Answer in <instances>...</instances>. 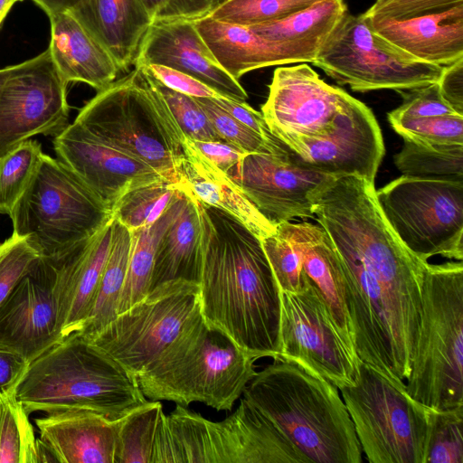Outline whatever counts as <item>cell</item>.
I'll use <instances>...</instances> for the list:
<instances>
[{"label":"cell","mask_w":463,"mask_h":463,"mask_svg":"<svg viewBox=\"0 0 463 463\" xmlns=\"http://www.w3.org/2000/svg\"><path fill=\"white\" fill-rule=\"evenodd\" d=\"M196 204L203 320L254 358L277 360L279 288L261 240L224 211Z\"/></svg>","instance_id":"1"},{"label":"cell","mask_w":463,"mask_h":463,"mask_svg":"<svg viewBox=\"0 0 463 463\" xmlns=\"http://www.w3.org/2000/svg\"><path fill=\"white\" fill-rule=\"evenodd\" d=\"M243 398L269 419L307 463H361L362 449L338 388L286 360L257 372Z\"/></svg>","instance_id":"2"},{"label":"cell","mask_w":463,"mask_h":463,"mask_svg":"<svg viewBox=\"0 0 463 463\" xmlns=\"http://www.w3.org/2000/svg\"><path fill=\"white\" fill-rule=\"evenodd\" d=\"M15 395L28 414L87 410L112 420L147 401L137 380L79 332L32 361Z\"/></svg>","instance_id":"3"},{"label":"cell","mask_w":463,"mask_h":463,"mask_svg":"<svg viewBox=\"0 0 463 463\" xmlns=\"http://www.w3.org/2000/svg\"><path fill=\"white\" fill-rule=\"evenodd\" d=\"M255 360L201 316L137 380L151 401L229 411L255 376Z\"/></svg>","instance_id":"4"},{"label":"cell","mask_w":463,"mask_h":463,"mask_svg":"<svg viewBox=\"0 0 463 463\" xmlns=\"http://www.w3.org/2000/svg\"><path fill=\"white\" fill-rule=\"evenodd\" d=\"M104 141L183 183L185 137L166 102L135 68L88 101L74 119Z\"/></svg>","instance_id":"5"},{"label":"cell","mask_w":463,"mask_h":463,"mask_svg":"<svg viewBox=\"0 0 463 463\" xmlns=\"http://www.w3.org/2000/svg\"><path fill=\"white\" fill-rule=\"evenodd\" d=\"M299 449L245 398L213 421L177 404L163 413L152 463H299Z\"/></svg>","instance_id":"6"},{"label":"cell","mask_w":463,"mask_h":463,"mask_svg":"<svg viewBox=\"0 0 463 463\" xmlns=\"http://www.w3.org/2000/svg\"><path fill=\"white\" fill-rule=\"evenodd\" d=\"M405 387L431 409L463 406L462 260L426 267L420 326Z\"/></svg>","instance_id":"7"},{"label":"cell","mask_w":463,"mask_h":463,"mask_svg":"<svg viewBox=\"0 0 463 463\" xmlns=\"http://www.w3.org/2000/svg\"><path fill=\"white\" fill-rule=\"evenodd\" d=\"M9 217L13 233L26 238L40 257L48 258L96 234L112 213L64 164L43 154Z\"/></svg>","instance_id":"8"},{"label":"cell","mask_w":463,"mask_h":463,"mask_svg":"<svg viewBox=\"0 0 463 463\" xmlns=\"http://www.w3.org/2000/svg\"><path fill=\"white\" fill-rule=\"evenodd\" d=\"M370 463H424L430 409L402 380L360 362L356 383L340 389Z\"/></svg>","instance_id":"9"},{"label":"cell","mask_w":463,"mask_h":463,"mask_svg":"<svg viewBox=\"0 0 463 463\" xmlns=\"http://www.w3.org/2000/svg\"><path fill=\"white\" fill-rule=\"evenodd\" d=\"M201 316L199 284L170 280L88 339L137 379Z\"/></svg>","instance_id":"10"},{"label":"cell","mask_w":463,"mask_h":463,"mask_svg":"<svg viewBox=\"0 0 463 463\" xmlns=\"http://www.w3.org/2000/svg\"><path fill=\"white\" fill-rule=\"evenodd\" d=\"M375 196L387 222L415 256L463 260V181L402 175L375 190Z\"/></svg>","instance_id":"11"},{"label":"cell","mask_w":463,"mask_h":463,"mask_svg":"<svg viewBox=\"0 0 463 463\" xmlns=\"http://www.w3.org/2000/svg\"><path fill=\"white\" fill-rule=\"evenodd\" d=\"M312 63L354 91L406 90L437 82L443 67L420 61L376 33L364 14L349 12Z\"/></svg>","instance_id":"12"},{"label":"cell","mask_w":463,"mask_h":463,"mask_svg":"<svg viewBox=\"0 0 463 463\" xmlns=\"http://www.w3.org/2000/svg\"><path fill=\"white\" fill-rule=\"evenodd\" d=\"M279 296L277 360L291 361L338 390L354 385L361 360L337 331L309 279L301 291L279 290Z\"/></svg>","instance_id":"13"},{"label":"cell","mask_w":463,"mask_h":463,"mask_svg":"<svg viewBox=\"0 0 463 463\" xmlns=\"http://www.w3.org/2000/svg\"><path fill=\"white\" fill-rule=\"evenodd\" d=\"M67 87L48 49L12 65L0 93V156L34 136H56L69 125Z\"/></svg>","instance_id":"14"},{"label":"cell","mask_w":463,"mask_h":463,"mask_svg":"<svg viewBox=\"0 0 463 463\" xmlns=\"http://www.w3.org/2000/svg\"><path fill=\"white\" fill-rule=\"evenodd\" d=\"M280 141L298 165L336 178L356 175L371 183H374L384 155L378 122L372 110L358 99L320 134Z\"/></svg>","instance_id":"15"},{"label":"cell","mask_w":463,"mask_h":463,"mask_svg":"<svg viewBox=\"0 0 463 463\" xmlns=\"http://www.w3.org/2000/svg\"><path fill=\"white\" fill-rule=\"evenodd\" d=\"M227 175L275 228L315 217L316 195L336 179L296 164L285 144L279 153L247 154Z\"/></svg>","instance_id":"16"},{"label":"cell","mask_w":463,"mask_h":463,"mask_svg":"<svg viewBox=\"0 0 463 463\" xmlns=\"http://www.w3.org/2000/svg\"><path fill=\"white\" fill-rule=\"evenodd\" d=\"M355 99L341 88L326 83L303 62L274 71L261 114L279 140L315 136L328 129Z\"/></svg>","instance_id":"17"},{"label":"cell","mask_w":463,"mask_h":463,"mask_svg":"<svg viewBox=\"0 0 463 463\" xmlns=\"http://www.w3.org/2000/svg\"><path fill=\"white\" fill-rule=\"evenodd\" d=\"M59 159L113 211L130 190L167 180L144 162L73 121L53 138ZM170 181V180H169Z\"/></svg>","instance_id":"18"},{"label":"cell","mask_w":463,"mask_h":463,"mask_svg":"<svg viewBox=\"0 0 463 463\" xmlns=\"http://www.w3.org/2000/svg\"><path fill=\"white\" fill-rule=\"evenodd\" d=\"M55 271L40 257L0 304V349L29 364L63 337L53 288Z\"/></svg>","instance_id":"19"},{"label":"cell","mask_w":463,"mask_h":463,"mask_svg":"<svg viewBox=\"0 0 463 463\" xmlns=\"http://www.w3.org/2000/svg\"><path fill=\"white\" fill-rule=\"evenodd\" d=\"M157 64L186 73L223 97L245 102L248 94L239 80L217 61L194 20L153 23L143 38L135 67Z\"/></svg>","instance_id":"20"},{"label":"cell","mask_w":463,"mask_h":463,"mask_svg":"<svg viewBox=\"0 0 463 463\" xmlns=\"http://www.w3.org/2000/svg\"><path fill=\"white\" fill-rule=\"evenodd\" d=\"M39 440L55 462L115 463L118 420L87 410L36 419Z\"/></svg>","instance_id":"21"},{"label":"cell","mask_w":463,"mask_h":463,"mask_svg":"<svg viewBox=\"0 0 463 463\" xmlns=\"http://www.w3.org/2000/svg\"><path fill=\"white\" fill-rule=\"evenodd\" d=\"M365 18L376 33L420 61L444 67L463 57V1L404 19Z\"/></svg>","instance_id":"22"},{"label":"cell","mask_w":463,"mask_h":463,"mask_svg":"<svg viewBox=\"0 0 463 463\" xmlns=\"http://www.w3.org/2000/svg\"><path fill=\"white\" fill-rule=\"evenodd\" d=\"M298 252L304 271L313 283L345 343L354 349L352 325L345 300L340 256L327 232L307 222H285L276 227ZM355 350V349H354Z\"/></svg>","instance_id":"23"},{"label":"cell","mask_w":463,"mask_h":463,"mask_svg":"<svg viewBox=\"0 0 463 463\" xmlns=\"http://www.w3.org/2000/svg\"><path fill=\"white\" fill-rule=\"evenodd\" d=\"M47 16L48 51L67 84L83 82L99 91L115 80L120 71L114 59L70 10Z\"/></svg>","instance_id":"24"},{"label":"cell","mask_w":463,"mask_h":463,"mask_svg":"<svg viewBox=\"0 0 463 463\" xmlns=\"http://www.w3.org/2000/svg\"><path fill=\"white\" fill-rule=\"evenodd\" d=\"M70 11L109 52L120 72L134 65L152 24L141 0H80Z\"/></svg>","instance_id":"25"},{"label":"cell","mask_w":463,"mask_h":463,"mask_svg":"<svg viewBox=\"0 0 463 463\" xmlns=\"http://www.w3.org/2000/svg\"><path fill=\"white\" fill-rule=\"evenodd\" d=\"M180 174L196 199L231 214L260 240L275 232L272 226L244 195L239 186L207 160L185 137Z\"/></svg>","instance_id":"26"},{"label":"cell","mask_w":463,"mask_h":463,"mask_svg":"<svg viewBox=\"0 0 463 463\" xmlns=\"http://www.w3.org/2000/svg\"><path fill=\"white\" fill-rule=\"evenodd\" d=\"M194 22L219 64L237 80L257 69L296 63L281 46L250 27L220 22L207 15Z\"/></svg>","instance_id":"27"},{"label":"cell","mask_w":463,"mask_h":463,"mask_svg":"<svg viewBox=\"0 0 463 463\" xmlns=\"http://www.w3.org/2000/svg\"><path fill=\"white\" fill-rule=\"evenodd\" d=\"M347 12L344 0H319L284 18L249 27L281 46L296 63L312 62Z\"/></svg>","instance_id":"28"},{"label":"cell","mask_w":463,"mask_h":463,"mask_svg":"<svg viewBox=\"0 0 463 463\" xmlns=\"http://www.w3.org/2000/svg\"><path fill=\"white\" fill-rule=\"evenodd\" d=\"M201 258L200 223L196 199L184 184V203L157 243L150 289L175 279L198 283Z\"/></svg>","instance_id":"29"},{"label":"cell","mask_w":463,"mask_h":463,"mask_svg":"<svg viewBox=\"0 0 463 463\" xmlns=\"http://www.w3.org/2000/svg\"><path fill=\"white\" fill-rule=\"evenodd\" d=\"M132 232L113 218L109 253L105 263L90 311L76 331L91 337L117 315L131 250Z\"/></svg>","instance_id":"30"},{"label":"cell","mask_w":463,"mask_h":463,"mask_svg":"<svg viewBox=\"0 0 463 463\" xmlns=\"http://www.w3.org/2000/svg\"><path fill=\"white\" fill-rule=\"evenodd\" d=\"M184 199V185L180 198L156 222L131 231V250L126 279L119 298L118 314L126 310L149 291L158 241L179 212Z\"/></svg>","instance_id":"31"},{"label":"cell","mask_w":463,"mask_h":463,"mask_svg":"<svg viewBox=\"0 0 463 463\" xmlns=\"http://www.w3.org/2000/svg\"><path fill=\"white\" fill-rule=\"evenodd\" d=\"M16 388L0 393V463L55 462L35 437Z\"/></svg>","instance_id":"32"},{"label":"cell","mask_w":463,"mask_h":463,"mask_svg":"<svg viewBox=\"0 0 463 463\" xmlns=\"http://www.w3.org/2000/svg\"><path fill=\"white\" fill-rule=\"evenodd\" d=\"M403 140L394 156L402 175L463 181V145Z\"/></svg>","instance_id":"33"},{"label":"cell","mask_w":463,"mask_h":463,"mask_svg":"<svg viewBox=\"0 0 463 463\" xmlns=\"http://www.w3.org/2000/svg\"><path fill=\"white\" fill-rule=\"evenodd\" d=\"M159 401H146L118 420L115 463H151L163 415Z\"/></svg>","instance_id":"34"},{"label":"cell","mask_w":463,"mask_h":463,"mask_svg":"<svg viewBox=\"0 0 463 463\" xmlns=\"http://www.w3.org/2000/svg\"><path fill=\"white\" fill-rule=\"evenodd\" d=\"M183 183L160 180L128 192L112 216L130 231L156 222L182 195Z\"/></svg>","instance_id":"35"},{"label":"cell","mask_w":463,"mask_h":463,"mask_svg":"<svg viewBox=\"0 0 463 463\" xmlns=\"http://www.w3.org/2000/svg\"><path fill=\"white\" fill-rule=\"evenodd\" d=\"M112 226L113 216L97 232L92 241L80 271L71 304L61 329L63 337L78 331L90 311L109 253Z\"/></svg>","instance_id":"36"},{"label":"cell","mask_w":463,"mask_h":463,"mask_svg":"<svg viewBox=\"0 0 463 463\" xmlns=\"http://www.w3.org/2000/svg\"><path fill=\"white\" fill-rule=\"evenodd\" d=\"M43 156L41 144L32 139L0 156V214L10 216L35 175Z\"/></svg>","instance_id":"37"},{"label":"cell","mask_w":463,"mask_h":463,"mask_svg":"<svg viewBox=\"0 0 463 463\" xmlns=\"http://www.w3.org/2000/svg\"><path fill=\"white\" fill-rule=\"evenodd\" d=\"M319 0H222L207 16L223 23L252 26L284 18Z\"/></svg>","instance_id":"38"},{"label":"cell","mask_w":463,"mask_h":463,"mask_svg":"<svg viewBox=\"0 0 463 463\" xmlns=\"http://www.w3.org/2000/svg\"><path fill=\"white\" fill-rule=\"evenodd\" d=\"M463 406L430 409L424 463H463Z\"/></svg>","instance_id":"39"},{"label":"cell","mask_w":463,"mask_h":463,"mask_svg":"<svg viewBox=\"0 0 463 463\" xmlns=\"http://www.w3.org/2000/svg\"><path fill=\"white\" fill-rule=\"evenodd\" d=\"M194 99L206 114L222 141L247 154L282 151L284 144L274 135L270 138H266L251 130L218 106L212 98Z\"/></svg>","instance_id":"40"},{"label":"cell","mask_w":463,"mask_h":463,"mask_svg":"<svg viewBox=\"0 0 463 463\" xmlns=\"http://www.w3.org/2000/svg\"><path fill=\"white\" fill-rule=\"evenodd\" d=\"M137 69L142 71L161 94L186 138L192 141H222L193 97L164 86L146 71Z\"/></svg>","instance_id":"41"},{"label":"cell","mask_w":463,"mask_h":463,"mask_svg":"<svg viewBox=\"0 0 463 463\" xmlns=\"http://www.w3.org/2000/svg\"><path fill=\"white\" fill-rule=\"evenodd\" d=\"M403 139L432 144L463 145V115L388 119Z\"/></svg>","instance_id":"42"},{"label":"cell","mask_w":463,"mask_h":463,"mask_svg":"<svg viewBox=\"0 0 463 463\" xmlns=\"http://www.w3.org/2000/svg\"><path fill=\"white\" fill-rule=\"evenodd\" d=\"M261 244L280 291L297 293L307 282L301 258L291 243L275 231Z\"/></svg>","instance_id":"43"},{"label":"cell","mask_w":463,"mask_h":463,"mask_svg":"<svg viewBox=\"0 0 463 463\" xmlns=\"http://www.w3.org/2000/svg\"><path fill=\"white\" fill-rule=\"evenodd\" d=\"M40 259L26 238L14 233L0 243V304Z\"/></svg>","instance_id":"44"},{"label":"cell","mask_w":463,"mask_h":463,"mask_svg":"<svg viewBox=\"0 0 463 463\" xmlns=\"http://www.w3.org/2000/svg\"><path fill=\"white\" fill-rule=\"evenodd\" d=\"M398 92L402 96L403 101L400 107L388 113V119L428 118L457 113L442 98L437 82Z\"/></svg>","instance_id":"45"},{"label":"cell","mask_w":463,"mask_h":463,"mask_svg":"<svg viewBox=\"0 0 463 463\" xmlns=\"http://www.w3.org/2000/svg\"><path fill=\"white\" fill-rule=\"evenodd\" d=\"M152 24L196 20L206 16L222 0H141Z\"/></svg>","instance_id":"46"},{"label":"cell","mask_w":463,"mask_h":463,"mask_svg":"<svg viewBox=\"0 0 463 463\" xmlns=\"http://www.w3.org/2000/svg\"><path fill=\"white\" fill-rule=\"evenodd\" d=\"M463 0H389L381 5H373L364 14L367 18L404 19L423 15L449 7Z\"/></svg>","instance_id":"47"},{"label":"cell","mask_w":463,"mask_h":463,"mask_svg":"<svg viewBox=\"0 0 463 463\" xmlns=\"http://www.w3.org/2000/svg\"><path fill=\"white\" fill-rule=\"evenodd\" d=\"M135 68H140L146 71L164 86L190 97L213 99L223 97L195 78L166 66L149 64L140 65Z\"/></svg>","instance_id":"48"},{"label":"cell","mask_w":463,"mask_h":463,"mask_svg":"<svg viewBox=\"0 0 463 463\" xmlns=\"http://www.w3.org/2000/svg\"><path fill=\"white\" fill-rule=\"evenodd\" d=\"M437 83L445 101L463 115V57L444 66Z\"/></svg>","instance_id":"49"},{"label":"cell","mask_w":463,"mask_h":463,"mask_svg":"<svg viewBox=\"0 0 463 463\" xmlns=\"http://www.w3.org/2000/svg\"><path fill=\"white\" fill-rule=\"evenodd\" d=\"M192 143L207 160L226 175L247 155L244 151L224 141H192Z\"/></svg>","instance_id":"50"},{"label":"cell","mask_w":463,"mask_h":463,"mask_svg":"<svg viewBox=\"0 0 463 463\" xmlns=\"http://www.w3.org/2000/svg\"><path fill=\"white\" fill-rule=\"evenodd\" d=\"M212 99L222 109L251 130L266 138H270L273 136L265 123L261 112L255 110L246 102H240L223 97Z\"/></svg>","instance_id":"51"},{"label":"cell","mask_w":463,"mask_h":463,"mask_svg":"<svg viewBox=\"0 0 463 463\" xmlns=\"http://www.w3.org/2000/svg\"><path fill=\"white\" fill-rule=\"evenodd\" d=\"M28 365L17 354L0 349V393L17 386Z\"/></svg>","instance_id":"52"},{"label":"cell","mask_w":463,"mask_h":463,"mask_svg":"<svg viewBox=\"0 0 463 463\" xmlns=\"http://www.w3.org/2000/svg\"><path fill=\"white\" fill-rule=\"evenodd\" d=\"M40 8H42L47 15L73 8L80 0H32Z\"/></svg>","instance_id":"53"},{"label":"cell","mask_w":463,"mask_h":463,"mask_svg":"<svg viewBox=\"0 0 463 463\" xmlns=\"http://www.w3.org/2000/svg\"><path fill=\"white\" fill-rule=\"evenodd\" d=\"M24 0H0V26L11 8L18 2Z\"/></svg>","instance_id":"54"},{"label":"cell","mask_w":463,"mask_h":463,"mask_svg":"<svg viewBox=\"0 0 463 463\" xmlns=\"http://www.w3.org/2000/svg\"><path fill=\"white\" fill-rule=\"evenodd\" d=\"M11 69H12V66H7V67L0 69V93H1V90L4 86L5 81L7 79V77L11 71Z\"/></svg>","instance_id":"55"},{"label":"cell","mask_w":463,"mask_h":463,"mask_svg":"<svg viewBox=\"0 0 463 463\" xmlns=\"http://www.w3.org/2000/svg\"><path fill=\"white\" fill-rule=\"evenodd\" d=\"M387 1H389V0H376L374 5H381V4L385 3Z\"/></svg>","instance_id":"56"}]
</instances>
